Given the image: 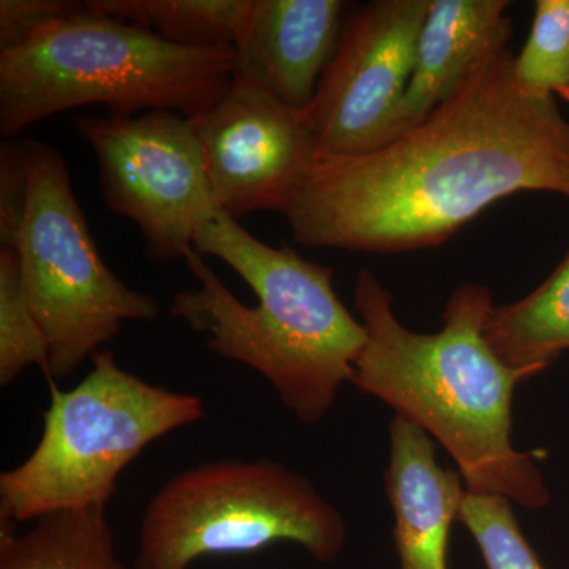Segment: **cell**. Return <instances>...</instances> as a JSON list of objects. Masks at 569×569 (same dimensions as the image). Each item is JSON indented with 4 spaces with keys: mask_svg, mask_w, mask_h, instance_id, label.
<instances>
[{
    "mask_svg": "<svg viewBox=\"0 0 569 569\" xmlns=\"http://www.w3.org/2000/svg\"><path fill=\"white\" fill-rule=\"evenodd\" d=\"M508 41L447 99L376 151L318 160L283 216L313 249L403 253L443 246L522 192L569 198V121L520 88Z\"/></svg>",
    "mask_w": 569,
    "mask_h": 569,
    "instance_id": "obj_1",
    "label": "cell"
},
{
    "mask_svg": "<svg viewBox=\"0 0 569 569\" xmlns=\"http://www.w3.org/2000/svg\"><path fill=\"white\" fill-rule=\"evenodd\" d=\"M493 306L486 284H460L445 306L443 328L421 335L400 323L395 296L361 269L355 307L367 343L350 383L438 441L468 492L545 508L550 493L541 470L511 437L516 387L539 372L508 366L489 346L485 325Z\"/></svg>",
    "mask_w": 569,
    "mask_h": 569,
    "instance_id": "obj_2",
    "label": "cell"
},
{
    "mask_svg": "<svg viewBox=\"0 0 569 569\" xmlns=\"http://www.w3.org/2000/svg\"><path fill=\"white\" fill-rule=\"evenodd\" d=\"M193 247L183 260L200 288L176 293L170 316L208 337L213 353L263 376L299 421L320 422L367 343L365 325L332 287V269L258 241L220 212Z\"/></svg>",
    "mask_w": 569,
    "mask_h": 569,
    "instance_id": "obj_3",
    "label": "cell"
},
{
    "mask_svg": "<svg viewBox=\"0 0 569 569\" xmlns=\"http://www.w3.org/2000/svg\"><path fill=\"white\" fill-rule=\"evenodd\" d=\"M234 48L170 43L88 9L0 51V133L14 138L50 116L104 104L133 112L206 114L233 84Z\"/></svg>",
    "mask_w": 569,
    "mask_h": 569,
    "instance_id": "obj_4",
    "label": "cell"
},
{
    "mask_svg": "<svg viewBox=\"0 0 569 569\" xmlns=\"http://www.w3.org/2000/svg\"><path fill=\"white\" fill-rule=\"evenodd\" d=\"M43 432L20 466L0 475V518L29 522L51 512L108 507L123 470L149 445L204 418V400L148 383L108 348L77 387H50Z\"/></svg>",
    "mask_w": 569,
    "mask_h": 569,
    "instance_id": "obj_5",
    "label": "cell"
},
{
    "mask_svg": "<svg viewBox=\"0 0 569 569\" xmlns=\"http://www.w3.org/2000/svg\"><path fill=\"white\" fill-rule=\"evenodd\" d=\"M346 538L342 515L302 475L271 459H222L179 471L152 497L134 569H190L276 542L332 561Z\"/></svg>",
    "mask_w": 569,
    "mask_h": 569,
    "instance_id": "obj_6",
    "label": "cell"
},
{
    "mask_svg": "<svg viewBox=\"0 0 569 569\" xmlns=\"http://www.w3.org/2000/svg\"><path fill=\"white\" fill-rule=\"evenodd\" d=\"M28 193L11 249L22 288L47 336L54 380L73 373L121 332L126 321H153L151 295L119 279L97 249L58 149L28 140Z\"/></svg>",
    "mask_w": 569,
    "mask_h": 569,
    "instance_id": "obj_7",
    "label": "cell"
},
{
    "mask_svg": "<svg viewBox=\"0 0 569 569\" xmlns=\"http://www.w3.org/2000/svg\"><path fill=\"white\" fill-rule=\"evenodd\" d=\"M74 123L96 156L104 203L140 228L148 257L168 261L194 250V234L219 211L192 119L148 111Z\"/></svg>",
    "mask_w": 569,
    "mask_h": 569,
    "instance_id": "obj_8",
    "label": "cell"
},
{
    "mask_svg": "<svg viewBox=\"0 0 569 569\" xmlns=\"http://www.w3.org/2000/svg\"><path fill=\"white\" fill-rule=\"evenodd\" d=\"M430 0H373L343 22L331 62L306 108L318 160L376 151L413 70Z\"/></svg>",
    "mask_w": 569,
    "mask_h": 569,
    "instance_id": "obj_9",
    "label": "cell"
},
{
    "mask_svg": "<svg viewBox=\"0 0 569 569\" xmlns=\"http://www.w3.org/2000/svg\"><path fill=\"white\" fill-rule=\"evenodd\" d=\"M192 122L213 204L236 222L252 212L284 213L318 162L306 111L250 82L233 80Z\"/></svg>",
    "mask_w": 569,
    "mask_h": 569,
    "instance_id": "obj_10",
    "label": "cell"
},
{
    "mask_svg": "<svg viewBox=\"0 0 569 569\" xmlns=\"http://www.w3.org/2000/svg\"><path fill=\"white\" fill-rule=\"evenodd\" d=\"M342 0H250L234 43L233 80L306 110L342 33Z\"/></svg>",
    "mask_w": 569,
    "mask_h": 569,
    "instance_id": "obj_11",
    "label": "cell"
},
{
    "mask_svg": "<svg viewBox=\"0 0 569 569\" xmlns=\"http://www.w3.org/2000/svg\"><path fill=\"white\" fill-rule=\"evenodd\" d=\"M385 489L395 512L400 569H448L449 533L466 485L459 470L438 466L432 438L399 417L389 426Z\"/></svg>",
    "mask_w": 569,
    "mask_h": 569,
    "instance_id": "obj_12",
    "label": "cell"
},
{
    "mask_svg": "<svg viewBox=\"0 0 569 569\" xmlns=\"http://www.w3.org/2000/svg\"><path fill=\"white\" fill-rule=\"evenodd\" d=\"M509 6L507 0H430L410 81L381 146L422 121L486 51L509 41Z\"/></svg>",
    "mask_w": 569,
    "mask_h": 569,
    "instance_id": "obj_13",
    "label": "cell"
},
{
    "mask_svg": "<svg viewBox=\"0 0 569 569\" xmlns=\"http://www.w3.org/2000/svg\"><path fill=\"white\" fill-rule=\"evenodd\" d=\"M17 523L0 518V569H129L116 553L107 507L69 509Z\"/></svg>",
    "mask_w": 569,
    "mask_h": 569,
    "instance_id": "obj_14",
    "label": "cell"
},
{
    "mask_svg": "<svg viewBox=\"0 0 569 569\" xmlns=\"http://www.w3.org/2000/svg\"><path fill=\"white\" fill-rule=\"evenodd\" d=\"M485 336L501 361L539 373L569 350V250L526 298L492 307Z\"/></svg>",
    "mask_w": 569,
    "mask_h": 569,
    "instance_id": "obj_15",
    "label": "cell"
},
{
    "mask_svg": "<svg viewBox=\"0 0 569 569\" xmlns=\"http://www.w3.org/2000/svg\"><path fill=\"white\" fill-rule=\"evenodd\" d=\"M86 9L181 47H234L250 0H86Z\"/></svg>",
    "mask_w": 569,
    "mask_h": 569,
    "instance_id": "obj_16",
    "label": "cell"
},
{
    "mask_svg": "<svg viewBox=\"0 0 569 569\" xmlns=\"http://www.w3.org/2000/svg\"><path fill=\"white\" fill-rule=\"evenodd\" d=\"M29 366L56 385L50 343L22 288L20 258L11 247H0V387H9Z\"/></svg>",
    "mask_w": 569,
    "mask_h": 569,
    "instance_id": "obj_17",
    "label": "cell"
},
{
    "mask_svg": "<svg viewBox=\"0 0 569 569\" xmlns=\"http://www.w3.org/2000/svg\"><path fill=\"white\" fill-rule=\"evenodd\" d=\"M520 88L569 102V0H538L529 39L512 59Z\"/></svg>",
    "mask_w": 569,
    "mask_h": 569,
    "instance_id": "obj_18",
    "label": "cell"
},
{
    "mask_svg": "<svg viewBox=\"0 0 569 569\" xmlns=\"http://www.w3.org/2000/svg\"><path fill=\"white\" fill-rule=\"evenodd\" d=\"M507 497L466 492L459 511L488 569H545L523 537Z\"/></svg>",
    "mask_w": 569,
    "mask_h": 569,
    "instance_id": "obj_19",
    "label": "cell"
},
{
    "mask_svg": "<svg viewBox=\"0 0 569 569\" xmlns=\"http://www.w3.org/2000/svg\"><path fill=\"white\" fill-rule=\"evenodd\" d=\"M86 9L69 0H0V51L11 50L47 26Z\"/></svg>",
    "mask_w": 569,
    "mask_h": 569,
    "instance_id": "obj_20",
    "label": "cell"
},
{
    "mask_svg": "<svg viewBox=\"0 0 569 569\" xmlns=\"http://www.w3.org/2000/svg\"><path fill=\"white\" fill-rule=\"evenodd\" d=\"M28 193L26 138L0 148V247H9L20 224Z\"/></svg>",
    "mask_w": 569,
    "mask_h": 569,
    "instance_id": "obj_21",
    "label": "cell"
}]
</instances>
